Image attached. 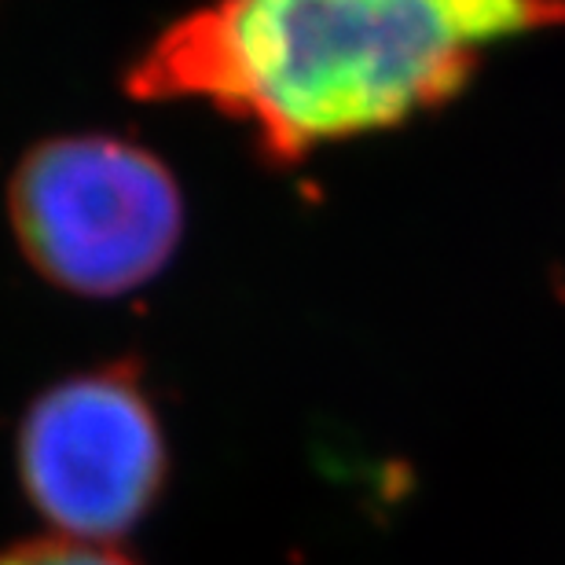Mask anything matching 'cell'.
I'll list each match as a JSON object with an SVG mask.
<instances>
[{
	"label": "cell",
	"instance_id": "277c9868",
	"mask_svg": "<svg viewBox=\"0 0 565 565\" xmlns=\"http://www.w3.org/2000/svg\"><path fill=\"white\" fill-rule=\"evenodd\" d=\"M0 565H140L115 544H88L71 536L22 540L0 551Z\"/></svg>",
	"mask_w": 565,
	"mask_h": 565
},
{
	"label": "cell",
	"instance_id": "6da1fadb",
	"mask_svg": "<svg viewBox=\"0 0 565 565\" xmlns=\"http://www.w3.org/2000/svg\"><path fill=\"white\" fill-rule=\"evenodd\" d=\"M551 26L565 0H210L147 44L126 88L210 104L294 166L448 104L495 44Z\"/></svg>",
	"mask_w": 565,
	"mask_h": 565
},
{
	"label": "cell",
	"instance_id": "7a4b0ae2",
	"mask_svg": "<svg viewBox=\"0 0 565 565\" xmlns=\"http://www.w3.org/2000/svg\"><path fill=\"white\" fill-rule=\"evenodd\" d=\"M8 217L26 262L82 298H118L177 254L184 199L151 151L115 137H52L22 154Z\"/></svg>",
	"mask_w": 565,
	"mask_h": 565
},
{
	"label": "cell",
	"instance_id": "3957f363",
	"mask_svg": "<svg viewBox=\"0 0 565 565\" xmlns=\"http://www.w3.org/2000/svg\"><path fill=\"white\" fill-rule=\"evenodd\" d=\"M15 462L22 492L55 536H129L169 481L162 412L140 364L110 360L38 393L19 423Z\"/></svg>",
	"mask_w": 565,
	"mask_h": 565
}]
</instances>
